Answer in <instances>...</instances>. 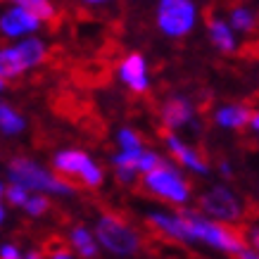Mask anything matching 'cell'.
Masks as SVG:
<instances>
[{"instance_id": "obj_1", "label": "cell", "mask_w": 259, "mask_h": 259, "mask_svg": "<svg viewBox=\"0 0 259 259\" xmlns=\"http://www.w3.org/2000/svg\"><path fill=\"white\" fill-rule=\"evenodd\" d=\"M10 181L22 183L31 193H46V195L55 197H74L76 195V186L69 183L67 179H62V174L50 171L48 166L38 164L36 159L26 157V155H17L8 162L5 169Z\"/></svg>"}, {"instance_id": "obj_2", "label": "cell", "mask_w": 259, "mask_h": 259, "mask_svg": "<svg viewBox=\"0 0 259 259\" xmlns=\"http://www.w3.org/2000/svg\"><path fill=\"white\" fill-rule=\"evenodd\" d=\"M93 233L100 250L110 252L114 257H136L143 250L141 231L126 224L117 214H100V219L95 221Z\"/></svg>"}, {"instance_id": "obj_3", "label": "cell", "mask_w": 259, "mask_h": 259, "mask_svg": "<svg viewBox=\"0 0 259 259\" xmlns=\"http://www.w3.org/2000/svg\"><path fill=\"white\" fill-rule=\"evenodd\" d=\"M186 214H188V219H190L193 245H207L212 250L226 252V254H233V257L247 245L245 238L238 233L236 228H231V224L209 219L200 209H186Z\"/></svg>"}, {"instance_id": "obj_4", "label": "cell", "mask_w": 259, "mask_h": 259, "mask_svg": "<svg viewBox=\"0 0 259 259\" xmlns=\"http://www.w3.org/2000/svg\"><path fill=\"white\" fill-rule=\"evenodd\" d=\"M141 183L145 193H150L152 197H159V200H164L169 204H176V207L188 204L190 195H193L190 181L181 174V169H176L166 159H162L155 169L143 174Z\"/></svg>"}, {"instance_id": "obj_5", "label": "cell", "mask_w": 259, "mask_h": 259, "mask_svg": "<svg viewBox=\"0 0 259 259\" xmlns=\"http://www.w3.org/2000/svg\"><path fill=\"white\" fill-rule=\"evenodd\" d=\"M48 60V43L38 36H24L17 38L15 46L0 48V71L8 79L24 76L26 71L36 69Z\"/></svg>"}, {"instance_id": "obj_6", "label": "cell", "mask_w": 259, "mask_h": 259, "mask_svg": "<svg viewBox=\"0 0 259 259\" xmlns=\"http://www.w3.org/2000/svg\"><path fill=\"white\" fill-rule=\"evenodd\" d=\"M200 12H197L195 0H157L155 8V24L159 33L166 38H186L188 33L195 31Z\"/></svg>"}, {"instance_id": "obj_7", "label": "cell", "mask_w": 259, "mask_h": 259, "mask_svg": "<svg viewBox=\"0 0 259 259\" xmlns=\"http://www.w3.org/2000/svg\"><path fill=\"white\" fill-rule=\"evenodd\" d=\"M53 169L67 179H79L86 188H100L105 181V169L79 148L57 150L53 155Z\"/></svg>"}, {"instance_id": "obj_8", "label": "cell", "mask_w": 259, "mask_h": 259, "mask_svg": "<svg viewBox=\"0 0 259 259\" xmlns=\"http://www.w3.org/2000/svg\"><path fill=\"white\" fill-rule=\"evenodd\" d=\"M197 209L204 217L224 221V224H236L243 219V202L226 186H212L209 190H204L197 200Z\"/></svg>"}, {"instance_id": "obj_9", "label": "cell", "mask_w": 259, "mask_h": 259, "mask_svg": "<svg viewBox=\"0 0 259 259\" xmlns=\"http://www.w3.org/2000/svg\"><path fill=\"white\" fill-rule=\"evenodd\" d=\"M148 224L157 233H162L169 240H176V243L183 245H193V233H190V219L186 209L181 212H148Z\"/></svg>"}, {"instance_id": "obj_10", "label": "cell", "mask_w": 259, "mask_h": 259, "mask_svg": "<svg viewBox=\"0 0 259 259\" xmlns=\"http://www.w3.org/2000/svg\"><path fill=\"white\" fill-rule=\"evenodd\" d=\"M40 19L38 17H33L29 10L15 3V5H10L0 12V36H5V38H24V36H31L40 29Z\"/></svg>"}, {"instance_id": "obj_11", "label": "cell", "mask_w": 259, "mask_h": 259, "mask_svg": "<svg viewBox=\"0 0 259 259\" xmlns=\"http://www.w3.org/2000/svg\"><path fill=\"white\" fill-rule=\"evenodd\" d=\"M117 79L121 81L131 93H136V95L148 93L150 86H152V81H150V69H148L145 55H141V53H128L117 67Z\"/></svg>"}, {"instance_id": "obj_12", "label": "cell", "mask_w": 259, "mask_h": 259, "mask_svg": "<svg viewBox=\"0 0 259 259\" xmlns=\"http://www.w3.org/2000/svg\"><path fill=\"white\" fill-rule=\"evenodd\" d=\"M164 143H166L169 155H171L183 169H188L190 174H197V176H209V171H212V169H209V162L204 159V155L197 148L188 145V143L183 141L181 136H176L174 131L164 138Z\"/></svg>"}, {"instance_id": "obj_13", "label": "cell", "mask_w": 259, "mask_h": 259, "mask_svg": "<svg viewBox=\"0 0 259 259\" xmlns=\"http://www.w3.org/2000/svg\"><path fill=\"white\" fill-rule=\"evenodd\" d=\"M159 119H162V124L166 128L179 131V128L188 126L195 119V105L186 95H169L159 107Z\"/></svg>"}, {"instance_id": "obj_14", "label": "cell", "mask_w": 259, "mask_h": 259, "mask_svg": "<svg viewBox=\"0 0 259 259\" xmlns=\"http://www.w3.org/2000/svg\"><path fill=\"white\" fill-rule=\"evenodd\" d=\"M252 119V110L247 105H240V102H231V105H221L217 107L212 114V121L219 128H228V131H238V128H245Z\"/></svg>"}, {"instance_id": "obj_15", "label": "cell", "mask_w": 259, "mask_h": 259, "mask_svg": "<svg viewBox=\"0 0 259 259\" xmlns=\"http://www.w3.org/2000/svg\"><path fill=\"white\" fill-rule=\"evenodd\" d=\"M207 36L212 40V46L219 50V53H236L238 50V38L233 26L228 24V19H221V17H207Z\"/></svg>"}, {"instance_id": "obj_16", "label": "cell", "mask_w": 259, "mask_h": 259, "mask_svg": "<svg viewBox=\"0 0 259 259\" xmlns=\"http://www.w3.org/2000/svg\"><path fill=\"white\" fill-rule=\"evenodd\" d=\"M143 148H134V150H119L117 155H112V166H114V176H117L119 183H134L141 174L136 169V162H138V155H141Z\"/></svg>"}, {"instance_id": "obj_17", "label": "cell", "mask_w": 259, "mask_h": 259, "mask_svg": "<svg viewBox=\"0 0 259 259\" xmlns=\"http://www.w3.org/2000/svg\"><path fill=\"white\" fill-rule=\"evenodd\" d=\"M69 245L71 250L76 252V257L93 259L100 252V245L95 240V233L88 226H74L69 231Z\"/></svg>"}, {"instance_id": "obj_18", "label": "cell", "mask_w": 259, "mask_h": 259, "mask_svg": "<svg viewBox=\"0 0 259 259\" xmlns=\"http://www.w3.org/2000/svg\"><path fill=\"white\" fill-rule=\"evenodd\" d=\"M24 128H26V119L10 102H0V134L12 138V136L24 134Z\"/></svg>"}, {"instance_id": "obj_19", "label": "cell", "mask_w": 259, "mask_h": 259, "mask_svg": "<svg viewBox=\"0 0 259 259\" xmlns=\"http://www.w3.org/2000/svg\"><path fill=\"white\" fill-rule=\"evenodd\" d=\"M257 22H259L257 15L250 8H245V5L233 8L231 15H228V24L233 26V31H240V33H252L257 29Z\"/></svg>"}, {"instance_id": "obj_20", "label": "cell", "mask_w": 259, "mask_h": 259, "mask_svg": "<svg viewBox=\"0 0 259 259\" xmlns=\"http://www.w3.org/2000/svg\"><path fill=\"white\" fill-rule=\"evenodd\" d=\"M22 209L29 219H40V217H46L50 212V197L46 193H29L26 202L22 204Z\"/></svg>"}, {"instance_id": "obj_21", "label": "cell", "mask_w": 259, "mask_h": 259, "mask_svg": "<svg viewBox=\"0 0 259 259\" xmlns=\"http://www.w3.org/2000/svg\"><path fill=\"white\" fill-rule=\"evenodd\" d=\"M15 3L24 5L33 17H38L40 22H53L57 15V8L53 5V0H15Z\"/></svg>"}, {"instance_id": "obj_22", "label": "cell", "mask_w": 259, "mask_h": 259, "mask_svg": "<svg viewBox=\"0 0 259 259\" xmlns=\"http://www.w3.org/2000/svg\"><path fill=\"white\" fill-rule=\"evenodd\" d=\"M117 145L119 150H134V148H143V138L138 131L128 128V126H121L117 131Z\"/></svg>"}, {"instance_id": "obj_23", "label": "cell", "mask_w": 259, "mask_h": 259, "mask_svg": "<svg viewBox=\"0 0 259 259\" xmlns=\"http://www.w3.org/2000/svg\"><path fill=\"white\" fill-rule=\"evenodd\" d=\"M29 193H31V190L26 188V186H22V183H15V181H10V186H5V195H3V200H8L12 207H22V204L26 202Z\"/></svg>"}, {"instance_id": "obj_24", "label": "cell", "mask_w": 259, "mask_h": 259, "mask_svg": "<svg viewBox=\"0 0 259 259\" xmlns=\"http://www.w3.org/2000/svg\"><path fill=\"white\" fill-rule=\"evenodd\" d=\"M162 155L159 152H155V150H145L143 148L141 150V155H138V162H136V169H138V174H145V171H150V169H155V166L162 162Z\"/></svg>"}, {"instance_id": "obj_25", "label": "cell", "mask_w": 259, "mask_h": 259, "mask_svg": "<svg viewBox=\"0 0 259 259\" xmlns=\"http://www.w3.org/2000/svg\"><path fill=\"white\" fill-rule=\"evenodd\" d=\"M0 259H22V250L15 243H3L0 245Z\"/></svg>"}, {"instance_id": "obj_26", "label": "cell", "mask_w": 259, "mask_h": 259, "mask_svg": "<svg viewBox=\"0 0 259 259\" xmlns=\"http://www.w3.org/2000/svg\"><path fill=\"white\" fill-rule=\"evenodd\" d=\"M245 243H250L252 245V250H257L259 252V228H250L247 231V238H245Z\"/></svg>"}, {"instance_id": "obj_27", "label": "cell", "mask_w": 259, "mask_h": 259, "mask_svg": "<svg viewBox=\"0 0 259 259\" xmlns=\"http://www.w3.org/2000/svg\"><path fill=\"white\" fill-rule=\"evenodd\" d=\"M50 257L53 259H71L74 257V250H71V247H55Z\"/></svg>"}, {"instance_id": "obj_28", "label": "cell", "mask_w": 259, "mask_h": 259, "mask_svg": "<svg viewBox=\"0 0 259 259\" xmlns=\"http://www.w3.org/2000/svg\"><path fill=\"white\" fill-rule=\"evenodd\" d=\"M219 174L224 176V179H231V176H233V166H231V162L224 159V162L219 164Z\"/></svg>"}, {"instance_id": "obj_29", "label": "cell", "mask_w": 259, "mask_h": 259, "mask_svg": "<svg viewBox=\"0 0 259 259\" xmlns=\"http://www.w3.org/2000/svg\"><path fill=\"white\" fill-rule=\"evenodd\" d=\"M83 5H93V8H98V5H107V3H112V0H81Z\"/></svg>"}, {"instance_id": "obj_30", "label": "cell", "mask_w": 259, "mask_h": 259, "mask_svg": "<svg viewBox=\"0 0 259 259\" xmlns=\"http://www.w3.org/2000/svg\"><path fill=\"white\" fill-rule=\"evenodd\" d=\"M250 126H252V128H254V131H259V112H252Z\"/></svg>"}, {"instance_id": "obj_31", "label": "cell", "mask_w": 259, "mask_h": 259, "mask_svg": "<svg viewBox=\"0 0 259 259\" xmlns=\"http://www.w3.org/2000/svg\"><path fill=\"white\" fill-rule=\"evenodd\" d=\"M26 257V259H36V257H40V252L38 250H29V252H22V259Z\"/></svg>"}, {"instance_id": "obj_32", "label": "cell", "mask_w": 259, "mask_h": 259, "mask_svg": "<svg viewBox=\"0 0 259 259\" xmlns=\"http://www.w3.org/2000/svg\"><path fill=\"white\" fill-rule=\"evenodd\" d=\"M8 76H5V74H3V71H0V93H3V91H5V88H8Z\"/></svg>"}, {"instance_id": "obj_33", "label": "cell", "mask_w": 259, "mask_h": 259, "mask_svg": "<svg viewBox=\"0 0 259 259\" xmlns=\"http://www.w3.org/2000/svg\"><path fill=\"white\" fill-rule=\"evenodd\" d=\"M5 224V204H3V200H0V226Z\"/></svg>"}, {"instance_id": "obj_34", "label": "cell", "mask_w": 259, "mask_h": 259, "mask_svg": "<svg viewBox=\"0 0 259 259\" xmlns=\"http://www.w3.org/2000/svg\"><path fill=\"white\" fill-rule=\"evenodd\" d=\"M3 195H5V183L0 181V200H3Z\"/></svg>"}, {"instance_id": "obj_35", "label": "cell", "mask_w": 259, "mask_h": 259, "mask_svg": "<svg viewBox=\"0 0 259 259\" xmlns=\"http://www.w3.org/2000/svg\"><path fill=\"white\" fill-rule=\"evenodd\" d=\"M12 3H15V0H12Z\"/></svg>"}]
</instances>
